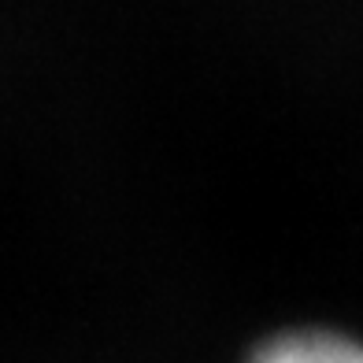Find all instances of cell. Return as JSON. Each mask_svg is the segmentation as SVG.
Listing matches in <instances>:
<instances>
[{"mask_svg": "<svg viewBox=\"0 0 363 363\" xmlns=\"http://www.w3.org/2000/svg\"><path fill=\"white\" fill-rule=\"evenodd\" d=\"M252 363H363V345L337 334H289L259 349Z\"/></svg>", "mask_w": 363, "mask_h": 363, "instance_id": "6da1fadb", "label": "cell"}]
</instances>
